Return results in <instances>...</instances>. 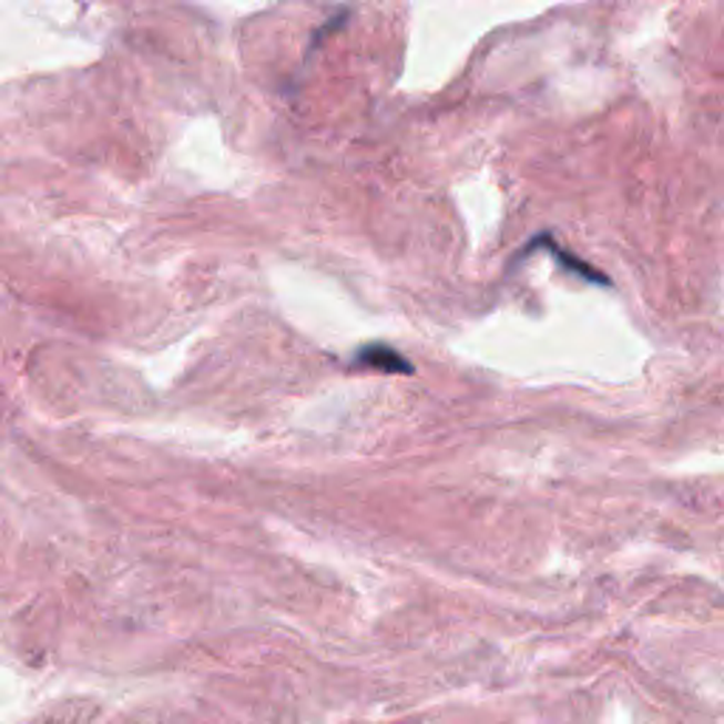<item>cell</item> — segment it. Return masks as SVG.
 I'll return each instance as SVG.
<instances>
[{
	"instance_id": "obj_1",
	"label": "cell",
	"mask_w": 724,
	"mask_h": 724,
	"mask_svg": "<svg viewBox=\"0 0 724 724\" xmlns=\"http://www.w3.org/2000/svg\"><path fill=\"white\" fill-rule=\"evenodd\" d=\"M357 363L363 368H371V371L383 374H414V366L399 351H394L391 346H383V343H374V346H366L359 351Z\"/></svg>"
}]
</instances>
